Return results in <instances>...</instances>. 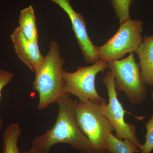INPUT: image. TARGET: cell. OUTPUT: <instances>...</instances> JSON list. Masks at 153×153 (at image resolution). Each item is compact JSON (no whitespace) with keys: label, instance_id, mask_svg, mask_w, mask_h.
Listing matches in <instances>:
<instances>
[{"label":"cell","instance_id":"cell-1","mask_svg":"<svg viewBox=\"0 0 153 153\" xmlns=\"http://www.w3.org/2000/svg\"><path fill=\"white\" fill-rule=\"evenodd\" d=\"M77 102L76 100L71 98L70 94L65 92L62 94L56 102L58 112L55 124L33 140V147L49 153L54 145L65 143L82 153H100L94 149L79 128L75 115Z\"/></svg>","mask_w":153,"mask_h":153},{"label":"cell","instance_id":"cell-2","mask_svg":"<svg viewBox=\"0 0 153 153\" xmlns=\"http://www.w3.org/2000/svg\"><path fill=\"white\" fill-rule=\"evenodd\" d=\"M49 51L35 71L33 89L39 94L38 109H46L57 102L65 93L62 76L64 60L60 55V47L55 41L50 42Z\"/></svg>","mask_w":153,"mask_h":153},{"label":"cell","instance_id":"cell-3","mask_svg":"<svg viewBox=\"0 0 153 153\" xmlns=\"http://www.w3.org/2000/svg\"><path fill=\"white\" fill-rule=\"evenodd\" d=\"M100 104L91 100H79L75 115L79 128L94 149L100 153H108L107 141L114 129L102 112Z\"/></svg>","mask_w":153,"mask_h":153},{"label":"cell","instance_id":"cell-4","mask_svg":"<svg viewBox=\"0 0 153 153\" xmlns=\"http://www.w3.org/2000/svg\"><path fill=\"white\" fill-rule=\"evenodd\" d=\"M108 68L114 77L116 89L123 91L131 103L141 104L146 100L147 90L133 53L123 59L108 62Z\"/></svg>","mask_w":153,"mask_h":153},{"label":"cell","instance_id":"cell-5","mask_svg":"<svg viewBox=\"0 0 153 153\" xmlns=\"http://www.w3.org/2000/svg\"><path fill=\"white\" fill-rule=\"evenodd\" d=\"M143 25L142 21L138 19H131L121 23L114 36L102 46H97L98 60L108 63L135 52L142 43Z\"/></svg>","mask_w":153,"mask_h":153},{"label":"cell","instance_id":"cell-6","mask_svg":"<svg viewBox=\"0 0 153 153\" xmlns=\"http://www.w3.org/2000/svg\"><path fill=\"white\" fill-rule=\"evenodd\" d=\"M107 68V62L98 60L90 66H79L74 72H68L63 69L62 76L65 92L75 96L79 100L98 103L106 101L96 90L95 79L98 73H104Z\"/></svg>","mask_w":153,"mask_h":153},{"label":"cell","instance_id":"cell-7","mask_svg":"<svg viewBox=\"0 0 153 153\" xmlns=\"http://www.w3.org/2000/svg\"><path fill=\"white\" fill-rule=\"evenodd\" d=\"M102 81L107 91L108 102L106 104V101L100 103L102 112L112 125L117 137L121 140H129L140 149L142 144L140 143L137 136L136 127L125 120L126 111L118 99L114 77L111 71L107 72L106 75L102 77Z\"/></svg>","mask_w":153,"mask_h":153},{"label":"cell","instance_id":"cell-8","mask_svg":"<svg viewBox=\"0 0 153 153\" xmlns=\"http://www.w3.org/2000/svg\"><path fill=\"white\" fill-rule=\"evenodd\" d=\"M68 15L84 61L94 64L98 60L96 47L91 40L86 30V22L81 14L76 12L69 0H51Z\"/></svg>","mask_w":153,"mask_h":153},{"label":"cell","instance_id":"cell-9","mask_svg":"<svg viewBox=\"0 0 153 153\" xmlns=\"http://www.w3.org/2000/svg\"><path fill=\"white\" fill-rule=\"evenodd\" d=\"M11 38L18 57L30 70L35 73L44 57L40 52L38 42L28 40L19 27L11 34Z\"/></svg>","mask_w":153,"mask_h":153},{"label":"cell","instance_id":"cell-10","mask_svg":"<svg viewBox=\"0 0 153 153\" xmlns=\"http://www.w3.org/2000/svg\"><path fill=\"white\" fill-rule=\"evenodd\" d=\"M135 53L139 58L142 76L146 85H153V35H145Z\"/></svg>","mask_w":153,"mask_h":153},{"label":"cell","instance_id":"cell-11","mask_svg":"<svg viewBox=\"0 0 153 153\" xmlns=\"http://www.w3.org/2000/svg\"><path fill=\"white\" fill-rule=\"evenodd\" d=\"M19 22V29L25 38L32 42H38V30L33 6H29L21 11Z\"/></svg>","mask_w":153,"mask_h":153},{"label":"cell","instance_id":"cell-12","mask_svg":"<svg viewBox=\"0 0 153 153\" xmlns=\"http://www.w3.org/2000/svg\"><path fill=\"white\" fill-rule=\"evenodd\" d=\"M21 126L11 123L4 130L2 134V153H21L18 147L19 137L22 134Z\"/></svg>","mask_w":153,"mask_h":153},{"label":"cell","instance_id":"cell-13","mask_svg":"<svg viewBox=\"0 0 153 153\" xmlns=\"http://www.w3.org/2000/svg\"><path fill=\"white\" fill-rule=\"evenodd\" d=\"M105 149L108 153H137L140 149L131 141L121 140L111 133L107 141Z\"/></svg>","mask_w":153,"mask_h":153},{"label":"cell","instance_id":"cell-14","mask_svg":"<svg viewBox=\"0 0 153 153\" xmlns=\"http://www.w3.org/2000/svg\"><path fill=\"white\" fill-rule=\"evenodd\" d=\"M134 0H111L116 16L120 23H123L131 19L130 7Z\"/></svg>","mask_w":153,"mask_h":153},{"label":"cell","instance_id":"cell-15","mask_svg":"<svg viewBox=\"0 0 153 153\" xmlns=\"http://www.w3.org/2000/svg\"><path fill=\"white\" fill-rule=\"evenodd\" d=\"M146 134V142L140 148L141 153H151L153 149V112L150 119L145 124Z\"/></svg>","mask_w":153,"mask_h":153},{"label":"cell","instance_id":"cell-16","mask_svg":"<svg viewBox=\"0 0 153 153\" xmlns=\"http://www.w3.org/2000/svg\"><path fill=\"white\" fill-rule=\"evenodd\" d=\"M14 74L10 71L4 69H0V100L1 97V91L3 88L7 86L13 79ZM3 128V121L0 117V130Z\"/></svg>","mask_w":153,"mask_h":153},{"label":"cell","instance_id":"cell-17","mask_svg":"<svg viewBox=\"0 0 153 153\" xmlns=\"http://www.w3.org/2000/svg\"><path fill=\"white\" fill-rule=\"evenodd\" d=\"M23 153H48L45 152H43V151L40 150L38 149H36L35 147H32L30 149L29 151L25 152Z\"/></svg>","mask_w":153,"mask_h":153},{"label":"cell","instance_id":"cell-18","mask_svg":"<svg viewBox=\"0 0 153 153\" xmlns=\"http://www.w3.org/2000/svg\"><path fill=\"white\" fill-rule=\"evenodd\" d=\"M151 96H152V98L153 100V91L152 92V95H151Z\"/></svg>","mask_w":153,"mask_h":153}]
</instances>
